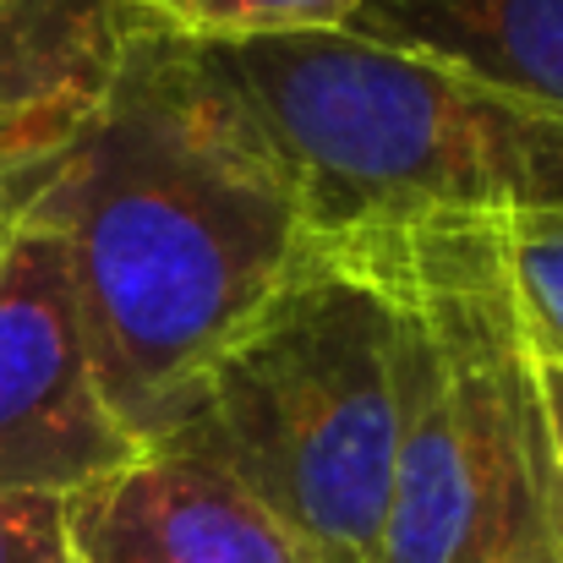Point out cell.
<instances>
[{
    "mask_svg": "<svg viewBox=\"0 0 563 563\" xmlns=\"http://www.w3.org/2000/svg\"><path fill=\"white\" fill-rule=\"evenodd\" d=\"M33 219L66 246L110 410L148 449L312 252L301 170L208 44L148 27Z\"/></svg>",
    "mask_w": 563,
    "mask_h": 563,
    "instance_id": "obj_1",
    "label": "cell"
},
{
    "mask_svg": "<svg viewBox=\"0 0 563 563\" xmlns=\"http://www.w3.org/2000/svg\"><path fill=\"white\" fill-rule=\"evenodd\" d=\"M399 432V301L367 230L323 235L208 362L187 443L318 563H383Z\"/></svg>",
    "mask_w": 563,
    "mask_h": 563,
    "instance_id": "obj_2",
    "label": "cell"
},
{
    "mask_svg": "<svg viewBox=\"0 0 563 563\" xmlns=\"http://www.w3.org/2000/svg\"><path fill=\"white\" fill-rule=\"evenodd\" d=\"M301 170L323 235L563 208V110L356 33L208 44Z\"/></svg>",
    "mask_w": 563,
    "mask_h": 563,
    "instance_id": "obj_3",
    "label": "cell"
},
{
    "mask_svg": "<svg viewBox=\"0 0 563 563\" xmlns=\"http://www.w3.org/2000/svg\"><path fill=\"white\" fill-rule=\"evenodd\" d=\"M137 454L93 367L66 246L27 213L0 257V498H71Z\"/></svg>",
    "mask_w": 563,
    "mask_h": 563,
    "instance_id": "obj_4",
    "label": "cell"
},
{
    "mask_svg": "<svg viewBox=\"0 0 563 563\" xmlns=\"http://www.w3.org/2000/svg\"><path fill=\"white\" fill-rule=\"evenodd\" d=\"M71 563H318L230 471L148 443L66 498Z\"/></svg>",
    "mask_w": 563,
    "mask_h": 563,
    "instance_id": "obj_5",
    "label": "cell"
},
{
    "mask_svg": "<svg viewBox=\"0 0 563 563\" xmlns=\"http://www.w3.org/2000/svg\"><path fill=\"white\" fill-rule=\"evenodd\" d=\"M154 22L132 0H0V159H55Z\"/></svg>",
    "mask_w": 563,
    "mask_h": 563,
    "instance_id": "obj_6",
    "label": "cell"
},
{
    "mask_svg": "<svg viewBox=\"0 0 563 563\" xmlns=\"http://www.w3.org/2000/svg\"><path fill=\"white\" fill-rule=\"evenodd\" d=\"M449 563H563V465L526 318L493 373L487 421L471 454V520Z\"/></svg>",
    "mask_w": 563,
    "mask_h": 563,
    "instance_id": "obj_7",
    "label": "cell"
},
{
    "mask_svg": "<svg viewBox=\"0 0 563 563\" xmlns=\"http://www.w3.org/2000/svg\"><path fill=\"white\" fill-rule=\"evenodd\" d=\"M345 33L563 110V0H362Z\"/></svg>",
    "mask_w": 563,
    "mask_h": 563,
    "instance_id": "obj_8",
    "label": "cell"
},
{
    "mask_svg": "<svg viewBox=\"0 0 563 563\" xmlns=\"http://www.w3.org/2000/svg\"><path fill=\"white\" fill-rule=\"evenodd\" d=\"M154 27L191 44H252L285 33H345L362 0H132Z\"/></svg>",
    "mask_w": 563,
    "mask_h": 563,
    "instance_id": "obj_9",
    "label": "cell"
},
{
    "mask_svg": "<svg viewBox=\"0 0 563 563\" xmlns=\"http://www.w3.org/2000/svg\"><path fill=\"white\" fill-rule=\"evenodd\" d=\"M504 252L526 307L531 345L563 356V208L504 219Z\"/></svg>",
    "mask_w": 563,
    "mask_h": 563,
    "instance_id": "obj_10",
    "label": "cell"
},
{
    "mask_svg": "<svg viewBox=\"0 0 563 563\" xmlns=\"http://www.w3.org/2000/svg\"><path fill=\"white\" fill-rule=\"evenodd\" d=\"M0 563H71L66 498H0Z\"/></svg>",
    "mask_w": 563,
    "mask_h": 563,
    "instance_id": "obj_11",
    "label": "cell"
},
{
    "mask_svg": "<svg viewBox=\"0 0 563 563\" xmlns=\"http://www.w3.org/2000/svg\"><path fill=\"white\" fill-rule=\"evenodd\" d=\"M55 170H60V154L55 159H22V165L0 159V257H5L11 235L22 230V219L33 213V202L44 197Z\"/></svg>",
    "mask_w": 563,
    "mask_h": 563,
    "instance_id": "obj_12",
    "label": "cell"
},
{
    "mask_svg": "<svg viewBox=\"0 0 563 563\" xmlns=\"http://www.w3.org/2000/svg\"><path fill=\"white\" fill-rule=\"evenodd\" d=\"M537 383H542V405H548V427H553V449L563 465V356L537 351Z\"/></svg>",
    "mask_w": 563,
    "mask_h": 563,
    "instance_id": "obj_13",
    "label": "cell"
}]
</instances>
